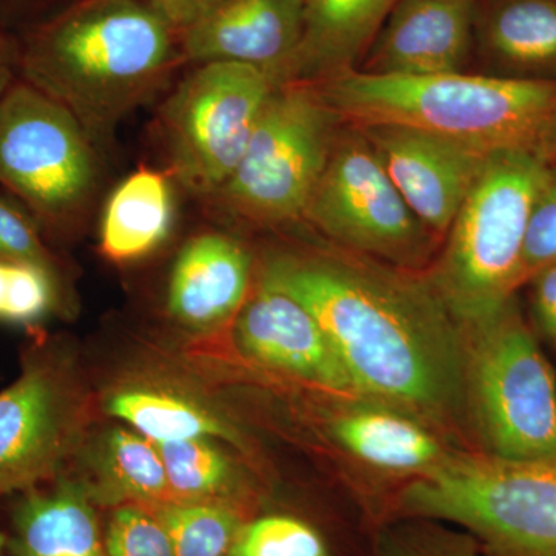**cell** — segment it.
Listing matches in <instances>:
<instances>
[{
    "label": "cell",
    "mask_w": 556,
    "mask_h": 556,
    "mask_svg": "<svg viewBox=\"0 0 556 556\" xmlns=\"http://www.w3.org/2000/svg\"><path fill=\"white\" fill-rule=\"evenodd\" d=\"M365 257L278 255L262 278L316 317L354 393L422 422L457 419L466 413L464 325L433 281Z\"/></svg>",
    "instance_id": "cell-1"
},
{
    "label": "cell",
    "mask_w": 556,
    "mask_h": 556,
    "mask_svg": "<svg viewBox=\"0 0 556 556\" xmlns=\"http://www.w3.org/2000/svg\"><path fill=\"white\" fill-rule=\"evenodd\" d=\"M177 35L144 0H86L30 33L20 78L64 105L98 146L169 80L182 58Z\"/></svg>",
    "instance_id": "cell-2"
},
{
    "label": "cell",
    "mask_w": 556,
    "mask_h": 556,
    "mask_svg": "<svg viewBox=\"0 0 556 556\" xmlns=\"http://www.w3.org/2000/svg\"><path fill=\"white\" fill-rule=\"evenodd\" d=\"M320 97L358 127L402 126L484 153H556V80L445 73L388 76L353 68L325 80Z\"/></svg>",
    "instance_id": "cell-3"
},
{
    "label": "cell",
    "mask_w": 556,
    "mask_h": 556,
    "mask_svg": "<svg viewBox=\"0 0 556 556\" xmlns=\"http://www.w3.org/2000/svg\"><path fill=\"white\" fill-rule=\"evenodd\" d=\"M551 159L526 150L493 153L448 229L434 288L463 325L503 308L525 283L527 226Z\"/></svg>",
    "instance_id": "cell-4"
},
{
    "label": "cell",
    "mask_w": 556,
    "mask_h": 556,
    "mask_svg": "<svg viewBox=\"0 0 556 556\" xmlns=\"http://www.w3.org/2000/svg\"><path fill=\"white\" fill-rule=\"evenodd\" d=\"M397 508L470 533L489 556H556V459L447 455L402 490Z\"/></svg>",
    "instance_id": "cell-5"
},
{
    "label": "cell",
    "mask_w": 556,
    "mask_h": 556,
    "mask_svg": "<svg viewBox=\"0 0 556 556\" xmlns=\"http://www.w3.org/2000/svg\"><path fill=\"white\" fill-rule=\"evenodd\" d=\"M466 412L486 455L556 459V379L511 299L464 325Z\"/></svg>",
    "instance_id": "cell-6"
},
{
    "label": "cell",
    "mask_w": 556,
    "mask_h": 556,
    "mask_svg": "<svg viewBox=\"0 0 556 556\" xmlns=\"http://www.w3.org/2000/svg\"><path fill=\"white\" fill-rule=\"evenodd\" d=\"M98 146L64 105L14 80L0 97V186L47 239L83 226L100 189Z\"/></svg>",
    "instance_id": "cell-7"
},
{
    "label": "cell",
    "mask_w": 556,
    "mask_h": 556,
    "mask_svg": "<svg viewBox=\"0 0 556 556\" xmlns=\"http://www.w3.org/2000/svg\"><path fill=\"white\" fill-rule=\"evenodd\" d=\"M334 116L313 87L278 86L239 166L212 199L230 214L262 225L305 218L334 148Z\"/></svg>",
    "instance_id": "cell-8"
},
{
    "label": "cell",
    "mask_w": 556,
    "mask_h": 556,
    "mask_svg": "<svg viewBox=\"0 0 556 556\" xmlns=\"http://www.w3.org/2000/svg\"><path fill=\"white\" fill-rule=\"evenodd\" d=\"M278 86L251 65L199 64L161 110L172 178L193 195L212 199L239 166Z\"/></svg>",
    "instance_id": "cell-9"
},
{
    "label": "cell",
    "mask_w": 556,
    "mask_h": 556,
    "mask_svg": "<svg viewBox=\"0 0 556 556\" xmlns=\"http://www.w3.org/2000/svg\"><path fill=\"white\" fill-rule=\"evenodd\" d=\"M83 387L60 340L36 338L0 391V496L62 477L83 444Z\"/></svg>",
    "instance_id": "cell-10"
},
{
    "label": "cell",
    "mask_w": 556,
    "mask_h": 556,
    "mask_svg": "<svg viewBox=\"0 0 556 556\" xmlns=\"http://www.w3.org/2000/svg\"><path fill=\"white\" fill-rule=\"evenodd\" d=\"M305 218L342 247L396 265H419L428 251V229L362 131L332 148Z\"/></svg>",
    "instance_id": "cell-11"
},
{
    "label": "cell",
    "mask_w": 556,
    "mask_h": 556,
    "mask_svg": "<svg viewBox=\"0 0 556 556\" xmlns=\"http://www.w3.org/2000/svg\"><path fill=\"white\" fill-rule=\"evenodd\" d=\"M361 129L413 214L430 232H448L490 155L412 127Z\"/></svg>",
    "instance_id": "cell-12"
},
{
    "label": "cell",
    "mask_w": 556,
    "mask_h": 556,
    "mask_svg": "<svg viewBox=\"0 0 556 556\" xmlns=\"http://www.w3.org/2000/svg\"><path fill=\"white\" fill-rule=\"evenodd\" d=\"M305 31L302 0H223L207 16L179 35L182 58L237 62L291 80Z\"/></svg>",
    "instance_id": "cell-13"
},
{
    "label": "cell",
    "mask_w": 556,
    "mask_h": 556,
    "mask_svg": "<svg viewBox=\"0 0 556 556\" xmlns=\"http://www.w3.org/2000/svg\"><path fill=\"white\" fill-rule=\"evenodd\" d=\"M236 336L244 356L263 367L334 393H354L316 317L285 289L263 278L254 298L241 309Z\"/></svg>",
    "instance_id": "cell-14"
},
{
    "label": "cell",
    "mask_w": 556,
    "mask_h": 556,
    "mask_svg": "<svg viewBox=\"0 0 556 556\" xmlns=\"http://www.w3.org/2000/svg\"><path fill=\"white\" fill-rule=\"evenodd\" d=\"M473 0H399L369 50L364 72L427 76L463 72Z\"/></svg>",
    "instance_id": "cell-15"
},
{
    "label": "cell",
    "mask_w": 556,
    "mask_h": 556,
    "mask_svg": "<svg viewBox=\"0 0 556 556\" xmlns=\"http://www.w3.org/2000/svg\"><path fill=\"white\" fill-rule=\"evenodd\" d=\"M5 556H108L89 486L62 477L13 495Z\"/></svg>",
    "instance_id": "cell-16"
},
{
    "label": "cell",
    "mask_w": 556,
    "mask_h": 556,
    "mask_svg": "<svg viewBox=\"0 0 556 556\" xmlns=\"http://www.w3.org/2000/svg\"><path fill=\"white\" fill-rule=\"evenodd\" d=\"M249 280L247 249L222 233H203L179 252L172 269L167 308L185 327H215L243 305Z\"/></svg>",
    "instance_id": "cell-17"
},
{
    "label": "cell",
    "mask_w": 556,
    "mask_h": 556,
    "mask_svg": "<svg viewBox=\"0 0 556 556\" xmlns=\"http://www.w3.org/2000/svg\"><path fill=\"white\" fill-rule=\"evenodd\" d=\"M305 31L291 80L351 70L399 0H302Z\"/></svg>",
    "instance_id": "cell-18"
},
{
    "label": "cell",
    "mask_w": 556,
    "mask_h": 556,
    "mask_svg": "<svg viewBox=\"0 0 556 556\" xmlns=\"http://www.w3.org/2000/svg\"><path fill=\"white\" fill-rule=\"evenodd\" d=\"M174 181L150 167L135 170L110 193L100 228V248L110 262L148 257L169 237L175 222Z\"/></svg>",
    "instance_id": "cell-19"
},
{
    "label": "cell",
    "mask_w": 556,
    "mask_h": 556,
    "mask_svg": "<svg viewBox=\"0 0 556 556\" xmlns=\"http://www.w3.org/2000/svg\"><path fill=\"white\" fill-rule=\"evenodd\" d=\"M332 434L362 463L396 475L419 477L447 456L422 420L387 405L348 409L336 417Z\"/></svg>",
    "instance_id": "cell-20"
},
{
    "label": "cell",
    "mask_w": 556,
    "mask_h": 556,
    "mask_svg": "<svg viewBox=\"0 0 556 556\" xmlns=\"http://www.w3.org/2000/svg\"><path fill=\"white\" fill-rule=\"evenodd\" d=\"M86 485L98 507H156L172 501L166 467L155 442L124 428H115L102 439L93 481H86Z\"/></svg>",
    "instance_id": "cell-21"
},
{
    "label": "cell",
    "mask_w": 556,
    "mask_h": 556,
    "mask_svg": "<svg viewBox=\"0 0 556 556\" xmlns=\"http://www.w3.org/2000/svg\"><path fill=\"white\" fill-rule=\"evenodd\" d=\"M108 412L153 442L203 438L237 441L236 431L222 417L188 397L166 391L148 388L119 391L109 399Z\"/></svg>",
    "instance_id": "cell-22"
},
{
    "label": "cell",
    "mask_w": 556,
    "mask_h": 556,
    "mask_svg": "<svg viewBox=\"0 0 556 556\" xmlns=\"http://www.w3.org/2000/svg\"><path fill=\"white\" fill-rule=\"evenodd\" d=\"M155 445L166 467L172 501L229 503L254 510L229 457L211 439Z\"/></svg>",
    "instance_id": "cell-23"
},
{
    "label": "cell",
    "mask_w": 556,
    "mask_h": 556,
    "mask_svg": "<svg viewBox=\"0 0 556 556\" xmlns=\"http://www.w3.org/2000/svg\"><path fill=\"white\" fill-rule=\"evenodd\" d=\"M486 46L514 67H556V0H504L490 14Z\"/></svg>",
    "instance_id": "cell-24"
},
{
    "label": "cell",
    "mask_w": 556,
    "mask_h": 556,
    "mask_svg": "<svg viewBox=\"0 0 556 556\" xmlns=\"http://www.w3.org/2000/svg\"><path fill=\"white\" fill-rule=\"evenodd\" d=\"M174 556H228L251 508L229 503L169 501L156 506Z\"/></svg>",
    "instance_id": "cell-25"
},
{
    "label": "cell",
    "mask_w": 556,
    "mask_h": 556,
    "mask_svg": "<svg viewBox=\"0 0 556 556\" xmlns=\"http://www.w3.org/2000/svg\"><path fill=\"white\" fill-rule=\"evenodd\" d=\"M228 556H338L324 529L292 511L251 515Z\"/></svg>",
    "instance_id": "cell-26"
},
{
    "label": "cell",
    "mask_w": 556,
    "mask_h": 556,
    "mask_svg": "<svg viewBox=\"0 0 556 556\" xmlns=\"http://www.w3.org/2000/svg\"><path fill=\"white\" fill-rule=\"evenodd\" d=\"M378 556H489L470 533L445 522L402 517L380 532Z\"/></svg>",
    "instance_id": "cell-27"
},
{
    "label": "cell",
    "mask_w": 556,
    "mask_h": 556,
    "mask_svg": "<svg viewBox=\"0 0 556 556\" xmlns=\"http://www.w3.org/2000/svg\"><path fill=\"white\" fill-rule=\"evenodd\" d=\"M104 522L108 556H174L169 533L155 507L123 504Z\"/></svg>",
    "instance_id": "cell-28"
},
{
    "label": "cell",
    "mask_w": 556,
    "mask_h": 556,
    "mask_svg": "<svg viewBox=\"0 0 556 556\" xmlns=\"http://www.w3.org/2000/svg\"><path fill=\"white\" fill-rule=\"evenodd\" d=\"M0 262L47 270L65 289L64 265L47 243L46 233L14 200L0 197Z\"/></svg>",
    "instance_id": "cell-29"
},
{
    "label": "cell",
    "mask_w": 556,
    "mask_h": 556,
    "mask_svg": "<svg viewBox=\"0 0 556 556\" xmlns=\"http://www.w3.org/2000/svg\"><path fill=\"white\" fill-rule=\"evenodd\" d=\"M556 262V164L551 169L527 226L522 276L530 280L541 269Z\"/></svg>",
    "instance_id": "cell-30"
},
{
    "label": "cell",
    "mask_w": 556,
    "mask_h": 556,
    "mask_svg": "<svg viewBox=\"0 0 556 556\" xmlns=\"http://www.w3.org/2000/svg\"><path fill=\"white\" fill-rule=\"evenodd\" d=\"M530 280H533V314L538 328L556 346V262Z\"/></svg>",
    "instance_id": "cell-31"
},
{
    "label": "cell",
    "mask_w": 556,
    "mask_h": 556,
    "mask_svg": "<svg viewBox=\"0 0 556 556\" xmlns=\"http://www.w3.org/2000/svg\"><path fill=\"white\" fill-rule=\"evenodd\" d=\"M167 24L178 33L195 25L207 16L223 0H144Z\"/></svg>",
    "instance_id": "cell-32"
},
{
    "label": "cell",
    "mask_w": 556,
    "mask_h": 556,
    "mask_svg": "<svg viewBox=\"0 0 556 556\" xmlns=\"http://www.w3.org/2000/svg\"><path fill=\"white\" fill-rule=\"evenodd\" d=\"M20 78V47L0 30V97Z\"/></svg>",
    "instance_id": "cell-33"
},
{
    "label": "cell",
    "mask_w": 556,
    "mask_h": 556,
    "mask_svg": "<svg viewBox=\"0 0 556 556\" xmlns=\"http://www.w3.org/2000/svg\"><path fill=\"white\" fill-rule=\"evenodd\" d=\"M10 263L0 262V317H2L3 303H5L7 285H9Z\"/></svg>",
    "instance_id": "cell-34"
},
{
    "label": "cell",
    "mask_w": 556,
    "mask_h": 556,
    "mask_svg": "<svg viewBox=\"0 0 556 556\" xmlns=\"http://www.w3.org/2000/svg\"><path fill=\"white\" fill-rule=\"evenodd\" d=\"M0 556H5V535H3V530H0Z\"/></svg>",
    "instance_id": "cell-35"
}]
</instances>
